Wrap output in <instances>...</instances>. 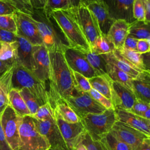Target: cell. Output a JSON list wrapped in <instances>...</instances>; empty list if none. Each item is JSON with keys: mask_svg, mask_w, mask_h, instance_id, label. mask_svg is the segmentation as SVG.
Returning <instances> with one entry per match:
<instances>
[{"mask_svg": "<svg viewBox=\"0 0 150 150\" xmlns=\"http://www.w3.org/2000/svg\"><path fill=\"white\" fill-rule=\"evenodd\" d=\"M50 76L47 93L49 103L54 109L56 105L71 95L74 90L72 71L68 66L63 51H49Z\"/></svg>", "mask_w": 150, "mask_h": 150, "instance_id": "obj_1", "label": "cell"}, {"mask_svg": "<svg viewBox=\"0 0 150 150\" xmlns=\"http://www.w3.org/2000/svg\"><path fill=\"white\" fill-rule=\"evenodd\" d=\"M50 16L55 22L69 47L79 50H91L90 46L70 9L53 11Z\"/></svg>", "mask_w": 150, "mask_h": 150, "instance_id": "obj_2", "label": "cell"}, {"mask_svg": "<svg viewBox=\"0 0 150 150\" xmlns=\"http://www.w3.org/2000/svg\"><path fill=\"white\" fill-rule=\"evenodd\" d=\"M30 16L46 48L49 51L59 50L63 52L68 45L52 18L48 16L43 8L33 9Z\"/></svg>", "mask_w": 150, "mask_h": 150, "instance_id": "obj_3", "label": "cell"}, {"mask_svg": "<svg viewBox=\"0 0 150 150\" xmlns=\"http://www.w3.org/2000/svg\"><path fill=\"white\" fill-rule=\"evenodd\" d=\"M12 88L20 90L27 88L42 103H49L47 87L33 74L22 66L15 62L11 79Z\"/></svg>", "mask_w": 150, "mask_h": 150, "instance_id": "obj_4", "label": "cell"}, {"mask_svg": "<svg viewBox=\"0 0 150 150\" xmlns=\"http://www.w3.org/2000/svg\"><path fill=\"white\" fill-rule=\"evenodd\" d=\"M117 121L114 109L100 114H88L80 119L86 132L94 141H100L108 134Z\"/></svg>", "mask_w": 150, "mask_h": 150, "instance_id": "obj_5", "label": "cell"}, {"mask_svg": "<svg viewBox=\"0 0 150 150\" xmlns=\"http://www.w3.org/2000/svg\"><path fill=\"white\" fill-rule=\"evenodd\" d=\"M19 134L20 141L18 150H47L50 148L46 138L37 130L30 115L22 117Z\"/></svg>", "mask_w": 150, "mask_h": 150, "instance_id": "obj_6", "label": "cell"}, {"mask_svg": "<svg viewBox=\"0 0 150 150\" xmlns=\"http://www.w3.org/2000/svg\"><path fill=\"white\" fill-rule=\"evenodd\" d=\"M80 119L88 114H100L106 109L93 98L88 93L74 90L73 94L63 101Z\"/></svg>", "mask_w": 150, "mask_h": 150, "instance_id": "obj_7", "label": "cell"}, {"mask_svg": "<svg viewBox=\"0 0 150 150\" xmlns=\"http://www.w3.org/2000/svg\"><path fill=\"white\" fill-rule=\"evenodd\" d=\"M91 47L96 39L102 33L96 18L87 6L83 3L73 8H70Z\"/></svg>", "mask_w": 150, "mask_h": 150, "instance_id": "obj_8", "label": "cell"}, {"mask_svg": "<svg viewBox=\"0 0 150 150\" xmlns=\"http://www.w3.org/2000/svg\"><path fill=\"white\" fill-rule=\"evenodd\" d=\"M22 117L8 105L0 115V122L8 144L12 150L19 148V128Z\"/></svg>", "mask_w": 150, "mask_h": 150, "instance_id": "obj_9", "label": "cell"}, {"mask_svg": "<svg viewBox=\"0 0 150 150\" xmlns=\"http://www.w3.org/2000/svg\"><path fill=\"white\" fill-rule=\"evenodd\" d=\"M13 15L16 25V35L25 38L33 46L43 45L37 26L31 16L18 11H15Z\"/></svg>", "mask_w": 150, "mask_h": 150, "instance_id": "obj_10", "label": "cell"}, {"mask_svg": "<svg viewBox=\"0 0 150 150\" xmlns=\"http://www.w3.org/2000/svg\"><path fill=\"white\" fill-rule=\"evenodd\" d=\"M54 119L67 149L73 150L81 142L86 132L83 125L80 121L69 123L57 117H54Z\"/></svg>", "mask_w": 150, "mask_h": 150, "instance_id": "obj_11", "label": "cell"}, {"mask_svg": "<svg viewBox=\"0 0 150 150\" xmlns=\"http://www.w3.org/2000/svg\"><path fill=\"white\" fill-rule=\"evenodd\" d=\"M63 52L66 62L72 71L81 74L88 79L97 76L79 50L67 46Z\"/></svg>", "mask_w": 150, "mask_h": 150, "instance_id": "obj_12", "label": "cell"}, {"mask_svg": "<svg viewBox=\"0 0 150 150\" xmlns=\"http://www.w3.org/2000/svg\"><path fill=\"white\" fill-rule=\"evenodd\" d=\"M34 76L47 87L50 76V58L49 50L42 45L33 46Z\"/></svg>", "mask_w": 150, "mask_h": 150, "instance_id": "obj_13", "label": "cell"}, {"mask_svg": "<svg viewBox=\"0 0 150 150\" xmlns=\"http://www.w3.org/2000/svg\"><path fill=\"white\" fill-rule=\"evenodd\" d=\"M33 119L37 130L46 138L50 147H59L63 150H68L55 119L44 121H39L33 118Z\"/></svg>", "mask_w": 150, "mask_h": 150, "instance_id": "obj_14", "label": "cell"}, {"mask_svg": "<svg viewBox=\"0 0 150 150\" xmlns=\"http://www.w3.org/2000/svg\"><path fill=\"white\" fill-rule=\"evenodd\" d=\"M121 141L134 150L144 139L148 137L138 130L122 122L116 121L110 132Z\"/></svg>", "mask_w": 150, "mask_h": 150, "instance_id": "obj_15", "label": "cell"}, {"mask_svg": "<svg viewBox=\"0 0 150 150\" xmlns=\"http://www.w3.org/2000/svg\"><path fill=\"white\" fill-rule=\"evenodd\" d=\"M134 0H103L108 14L114 21L125 20L128 23L135 21L132 14V5Z\"/></svg>", "mask_w": 150, "mask_h": 150, "instance_id": "obj_16", "label": "cell"}, {"mask_svg": "<svg viewBox=\"0 0 150 150\" xmlns=\"http://www.w3.org/2000/svg\"><path fill=\"white\" fill-rule=\"evenodd\" d=\"M135 100L136 98L132 90L120 83L112 81L111 101L114 110L120 109L129 111Z\"/></svg>", "mask_w": 150, "mask_h": 150, "instance_id": "obj_17", "label": "cell"}, {"mask_svg": "<svg viewBox=\"0 0 150 150\" xmlns=\"http://www.w3.org/2000/svg\"><path fill=\"white\" fill-rule=\"evenodd\" d=\"M117 121L122 122L150 137V120L137 115L129 111L114 110Z\"/></svg>", "mask_w": 150, "mask_h": 150, "instance_id": "obj_18", "label": "cell"}, {"mask_svg": "<svg viewBox=\"0 0 150 150\" xmlns=\"http://www.w3.org/2000/svg\"><path fill=\"white\" fill-rule=\"evenodd\" d=\"M16 42V63L32 72L34 69L33 45L25 38L18 35Z\"/></svg>", "mask_w": 150, "mask_h": 150, "instance_id": "obj_19", "label": "cell"}, {"mask_svg": "<svg viewBox=\"0 0 150 150\" xmlns=\"http://www.w3.org/2000/svg\"><path fill=\"white\" fill-rule=\"evenodd\" d=\"M96 18L102 34L107 35L114 21L111 18L103 2H93L86 5Z\"/></svg>", "mask_w": 150, "mask_h": 150, "instance_id": "obj_20", "label": "cell"}, {"mask_svg": "<svg viewBox=\"0 0 150 150\" xmlns=\"http://www.w3.org/2000/svg\"><path fill=\"white\" fill-rule=\"evenodd\" d=\"M132 91L136 99L150 104L149 71H143L132 80Z\"/></svg>", "mask_w": 150, "mask_h": 150, "instance_id": "obj_21", "label": "cell"}, {"mask_svg": "<svg viewBox=\"0 0 150 150\" xmlns=\"http://www.w3.org/2000/svg\"><path fill=\"white\" fill-rule=\"evenodd\" d=\"M101 55L106 62L114 64L118 69L127 74L132 79H135L142 71H143L133 66L122 57L116 49L112 53Z\"/></svg>", "mask_w": 150, "mask_h": 150, "instance_id": "obj_22", "label": "cell"}, {"mask_svg": "<svg viewBox=\"0 0 150 150\" xmlns=\"http://www.w3.org/2000/svg\"><path fill=\"white\" fill-rule=\"evenodd\" d=\"M130 23L125 20L115 21L110 27L108 34L112 39L115 49L123 47L124 43L128 36Z\"/></svg>", "mask_w": 150, "mask_h": 150, "instance_id": "obj_23", "label": "cell"}, {"mask_svg": "<svg viewBox=\"0 0 150 150\" xmlns=\"http://www.w3.org/2000/svg\"><path fill=\"white\" fill-rule=\"evenodd\" d=\"M14 64L0 76V115L9 105L8 93L12 88L11 79Z\"/></svg>", "mask_w": 150, "mask_h": 150, "instance_id": "obj_24", "label": "cell"}, {"mask_svg": "<svg viewBox=\"0 0 150 150\" xmlns=\"http://www.w3.org/2000/svg\"><path fill=\"white\" fill-rule=\"evenodd\" d=\"M92 88L111 100L112 80L108 74L98 75L88 79Z\"/></svg>", "mask_w": 150, "mask_h": 150, "instance_id": "obj_25", "label": "cell"}, {"mask_svg": "<svg viewBox=\"0 0 150 150\" xmlns=\"http://www.w3.org/2000/svg\"><path fill=\"white\" fill-rule=\"evenodd\" d=\"M9 105L20 117L30 115V112L19 90L11 88L8 93Z\"/></svg>", "mask_w": 150, "mask_h": 150, "instance_id": "obj_26", "label": "cell"}, {"mask_svg": "<svg viewBox=\"0 0 150 150\" xmlns=\"http://www.w3.org/2000/svg\"><path fill=\"white\" fill-rule=\"evenodd\" d=\"M106 70L107 74L112 81L120 83L132 90V79L127 74L118 69L114 64L108 62H106Z\"/></svg>", "mask_w": 150, "mask_h": 150, "instance_id": "obj_27", "label": "cell"}, {"mask_svg": "<svg viewBox=\"0 0 150 150\" xmlns=\"http://www.w3.org/2000/svg\"><path fill=\"white\" fill-rule=\"evenodd\" d=\"M79 50V49H78ZM85 56L86 60L94 70L97 75H106V62L101 54H97L91 50H79Z\"/></svg>", "mask_w": 150, "mask_h": 150, "instance_id": "obj_28", "label": "cell"}, {"mask_svg": "<svg viewBox=\"0 0 150 150\" xmlns=\"http://www.w3.org/2000/svg\"><path fill=\"white\" fill-rule=\"evenodd\" d=\"M115 50V47L111 37L104 34L100 35L91 47V50L97 54H108Z\"/></svg>", "mask_w": 150, "mask_h": 150, "instance_id": "obj_29", "label": "cell"}, {"mask_svg": "<svg viewBox=\"0 0 150 150\" xmlns=\"http://www.w3.org/2000/svg\"><path fill=\"white\" fill-rule=\"evenodd\" d=\"M128 36L139 39H150V23L135 20L130 23Z\"/></svg>", "mask_w": 150, "mask_h": 150, "instance_id": "obj_30", "label": "cell"}, {"mask_svg": "<svg viewBox=\"0 0 150 150\" xmlns=\"http://www.w3.org/2000/svg\"><path fill=\"white\" fill-rule=\"evenodd\" d=\"M54 117H57L69 123H76L80 118L76 113L63 101L57 103L54 108Z\"/></svg>", "mask_w": 150, "mask_h": 150, "instance_id": "obj_31", "label": "cell"}, {"mask_svg": "<svg viewBox=\"0 0 150 150\" xmlns=\"http://www.w3.org/2000/svg\"><path fill=\"white\" fill-rule=\"evenodd\" d=\"M103 150H132L125 143L121 141L109 132L99 141Z\"/></svg>", "mask_w": 150, "mask_h": 150, "instance_id": "obj_32", "label": "cell"}, {"mask_svg": "<svg viewBox=\"0 0 150 150\" xmlns=\"http://www.w3.org/2000/svg\"><path fill=\"white\" fill-rule=\"evenodd\" d=\"M116 49L122 57H124L133 66L142 71H148L144 64L142 54L139 53L137 50H128L124 47Z\"/></svg>", "mask_w": 150, "mask_h": 150, "instance_id": "obj_33", "label": "cell"}, {"mask_svg": "<svg viewBox=\"0 0 150 150\" xmlns=\"http://www.w3.org/2000/svg\"><path fill=\"white\" fill-rule=\"evenodd\" d=\"M17 42H2L0 48V60L15 63L16 62Z\"/></svg>", "mask_w": 150, "mask_h": 150, "instance_id": "obj_34", "label": "cell"}, {"mask_svg": "<svg viewBox=\"0 0 150 150\" xmlns=\"http://www.w3.org/2000/svg\"><path fill=\"white\" fill-rule=\"evenodd\" d=\"M19 91L30 112V116L35 114L39 108L44 104L43 103L38 99L27 88H23L19 90Z\"/></svg>", "mask_w": 150, "mask_h": 150, "instance_id": "obj_35", "label": "cell"}, {"mask_svg": "<svg viewBox=\"0 0 150 150\" xmlns=\"http://www.w3.org/2000/svg\"><path fill=\"white\" fill-rule=\"evenodd\" d=\"M129 112L150 120V104L136 99L132 107L129 110Z\"/></svg>", "mask_w": 150, "mask_h": 150, "instance_id": "obj_36", "label": "cell"}, {"mask_svg": "<svg viewBox=\"0 0 150 150\" xmlns=\"http://www.w3.org/2000/svg\"><path fill=\"white\" fill-rule=\"evenodd\" d=\"M43 9L47 15L50 17V14L53 11L69 9L70 5L69 0H45Z\"/></svg>", "mask_w": 150, "mask_h": 150, "instance_id": "obj_37", "label": "cell"}, {"mask_svg": "<svg viewBox=\"0 0 150 150\" xmlns=\"http://www.w3.org/2000/svg\"><path fill=\"white\" fill-rule=\"evenodd\" d=\"M72 71V70H71ZM74 90L80 92L88 93L91 88L88 79L81 74L72 71Z\"/></svg>", "mask_w": 150, "mask_h": 150, "instance_id": "obj_38", "label": "cell"}, {"mask_svg": "<svg viewBox=\"0 0 150 150\" xmlns=\"http://www.w3.org/2000/svg\"><path fill=\"white\" fill-rule=\"evenodd\" d=\"M32 117L39 121H44L49 119H54V109L49 103H45L41 105L36 112Z\"/></svg>", "mask_w": 150, "mask_h": 150, "instance_id": "obj_39", "label": "cell"}, {"mask_svg": "<svg viewBox=\"0 0 150 150\" xmlns=\"http://www.w3.org/2000/svg\"><path fill=\"white\" fill-rule=\"evenodd\" d=\"M0 29L16 35V25L13 13L0 16Z\"/></svg>", "mask_w": 150, "mask_h": 150, "instance_id": "obj_40", "label": "cell"}, {"mask_svg": "<svg viewBox=\"0 0 150 150\" xmlns=\"http://www.w3.org/2000/svg\"><path fill=\"white\" fill-rule=\"evenodd\" d=\"M12 4L16 9L21 12L31 15L33 13V8L28 0H6Z\"/></svg>", "mask_w": 150, "mask_h": 150, "instance_id": "obj_41", "label": "cell"}, {"mask_svg": "<svg viewBox=\"0 0 150 150\" xmlns=\"http://www.w3.org/2000/svg\"><path fill=\"white\" fill-rule=\"evenodd\" d=\"M132 14L137 21H145V8L144 0H134L132 5Z\"/></svg>", "mask_w": 150, "mask_h": 150, "instance_id": "obj_42", "label": "cell"}, {"mask_svg": "<svg viewBox=\"0 0 150 150\" xmlns=\"http://www.w3.org/2000/svg\"><path fill=\"white\" fill-rule=\"evenodd\" d=\"M88 93L93 98H94L96 101H97L99 104L103 106L106 110L114 109L111 100L106 98L105 96H104L94 89L91 88Z\"/></svg>", "mask_w": 150, "mask_h": 150, "instance_id": "obj_43", "label": "cell"}, {"mask_svg": "<svg viewBox=\"0 0 150 150\" xmlns=\"http://www.w3.org/2000/svg\"><path fill=\"white\" fill-rule=\"evenodd\" d=\"M81 142L87 150H103L100 142L93 140L87 132L84 134Z\"/></svg>", "mask_w": 150, "mask_h": 150, "instance_id": "obj_44", "label": "cell"}, {"mask_svg": "<svg viewBox=\"0 0 150 150\" xmlns=\"http://www.w3.org/2000/svg\"><path fill=\"white\" fill-rule=\"evenodd\" d=\"M16 11V8L8 1L0 0V16L13 14Z\"/></svg>", "mask_w": 150, "mask_h": 150, "instance_id": "obj_45", "label": "cell"}, {"mask_svg": "<svg viewBox=\"0 0 150 150\" xmlns=\"http://www.w3.org/2000/svg\"><path fill=\"white\" fill-rule=\"evenodd\" d=\"M150 39H139L137 41V51L141 54L149 52Z\"/></svg>", "mask_w": 150, "mask_h": 150, "instance_id": "obj_46", "label": "cell"}, {"mask_svg": "<svg viewBox=\"0 0 150 150\" xmlns=\"http://www.w3.org/2000/svg\"><path fill=\"white\" fill-rule=\"evenodd\" d=\"M16 40V34L0 29V42H14Z\"/></svg>", "mask_w": 150, "mask_h": 150, "instance_id": "obj_47", "label": "cell"}, {"mask_svg": "<svg viewBox=\"0 0 150 150\" xmlns=\"http://www.w3.org/2000/svg\"><path fill=\"white\" fill-rule=\"evenodd\" d=\"M137 39L128 36L124 41L123 47L128 50H137Z\"/></svg>", "mask_w": 150, "mask_h": 150, "instance_id": "obj_48", "label": "cell"}, {"mask_svg": "<svg viewBox=\"0 0 150 150\" xmlns=\"http://www.w3.org/2000/svg\"><path fill=\"white\" fill-rule=\"evenodd\" d=\"M0 150H12L8 144L0 122Z\"/></svg>", "mask_w": 150, "mask_h": 150, "instance_id": "obj_49", "label": "cell"}, {"mask_svg": "<svg viewBox=\"0 0 150 150\" xmlns=\"http://www.w3.org/2000/svg\"><path fill=\"white\" fill-rule=\"evenodd\" d=\"M134 150H150V138L144 139Z\"/></svg>", "mask_w": 150, "mask_h": 150, "instance_id": "obj_50", "label": "cell"}, {"mask_svg": "<svg viewBox=\"0 0 150 150\" xmlns=\"http://www.w3.org/2000/svg\"><path fill=\"white\" fill-rule=\"evenodd\" d=\"M145 8V22L150 23V0H144Z\"/></svg>", "mask_w": 150, "mask_h": 150, "instance_id": "obj_51", "label": "cell"}, {"mask_svg": "<svg viewBox=\"0 0 150 150\" xmlns=\"http://www.w3.org/2000/svg\"><path fill=\"white\" fill-rule=\"evenodd\" d=\"M15 63H11L9 62H4L0 60V76L10 67L13 66Z\"/></svg>", "mask_w": 150, "mask_h": 150, "instance_id": "obj_52", "label": "cell"}, {"mask_svg": "<svg viewBox=\"0 0 150 150\" xmlns=\"http://www.w3.org/2000/svg\"><path fill=\"white\" fill-rule=\"evenodd\" d=\"M70 8H76L81 3V0H69Z\"/></svg>", "mask_w": 150, "mask_h": 150, "instance_id": "obj_53", "label": "cell"}, {"mask_svg": "<svg viewBox=\"0 0 150 150\" xmlns=\"http://www.w3.org/2000/svg\"><path fill=\"white\" fill-rule=\"evenodd\" d=\"M73 150H87V148H86V146L81 143H79Z\"/></svg>", "mask_w": 150, "mask_h": 150, "instance_id": "obj_54", "label": "cell"}, {"mask_svg": "<svg viewBox=\"0 0 150 150\" xmlns=\"http://www.w3.org/2000/svg\"><path fill=\"white\" fill-rule=\"evenodd\" d=\"M93 2H103V0H81V3H83L84 5H87Z\"/></svg>", "mask_w": 150, "mask_h": 150, "instance_id": "obj_55", "label": "cell"}, {"mask_svg": "<svg viewBox=\"0 0 150 150\" xmlns=\"http://www.w3.org/2000/svg\"><path fill=\"white\" fill-rule=\"evenodd\" d=\"M47 150H63V149L59 147H50Z\"/></svg>", "mask_w": 150, "mask_h": 150, "instance_id": "obj_56", "label": "cell"}, {"mask_svg": "<svg viewBox=\"0 0 150 150\" xmlns=\"http://www.w3.org/2000/svg\"><path fill=\"white\" fill-rule=\"evenodd\" d=\"M1 44H2V42H0V48L1 47Z\"/></svg>", "mask_w": 150, "mask_h": 150, "instance_id": "obj_57", "label": "cell"}, {"mask_svg": "<svg viewBox=\"0 0 150 150\" xmlns=\"http://www.w3.org/2000/svg\"></svg>", "mask_w": 150, "mask_h": 150, "instance_id": "obj_58", "label": "cell"}, {"mask_svg": "<svg viewBox=\"0 0 150 150\" xmlns=\"http://www.w3.org/2000/svg\"><path fill=\"white\" fill-rule=\"evenodd\" d=\"M4 1H6V0H4Z\"/></svg>", "mask_w": 150, "mask_h": 150, "instance_id": "obj_59", "label": "cell"}]
</instances>
